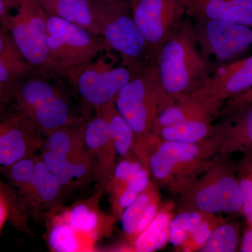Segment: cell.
<instances>
[{
  "instance_id": "1",
  "label": "cell",
  "mask_w": 252,
  "mask_h": 252,
  "mask_svg": "<svg viewBox=\"0 0 252 252\" xmlns=\"http://www.w3.org/2000/svg\"><path fill=\"white\" fill-rule=\"evenodd\" d=\"M225 124L211 138L200 143L164 141L154 135L140 159L163 188L184 195L213 165L224 140Z\"/></svg>"
},
{
  "instance_id": "2",
  "label": "cell",
  "mask_w": 252,
  "mask_h": 252,
  "mask_svg": "<svg viewBox=\"0 0 252 252\" xmlns=\"http://www.w3.org/2000/svg\"><path fill=\"white\" fill-rule=\"evenodd\" d=\"M155 63L164 88L174 102L190 95L210 77L193 25L184 18L162 43Z\"/></svg>"
},
{
  "instance_id": "3",
  "label": "cell",
  "mask_w": 252,
  "mask_h": 252,
  "mask_svg": "<svg viewBox=\"0 0 252 252\" xmlns=\"http://www.w3.org/2000/svg\"><path fill=\"white\" fill-rule=\"evenodd\" d=\"M173 102L164 88L155 62L137 73L119 91L115 104L135 132L133 150L147 143L153 135L156 119Z\"/></svg>"
},
{
  "instance_id": "4",
  "label": "cell",
  "mask_w": 252,
  "mask_h": 252,
  "mask_svg": "<svg viewBox=\"0 0 252 252\" xmlns=\"http://www.w3.org/2000/svg\"><path fill=\"white\" fill-rule=\"evenodd\" d=\"M94 21L109 50L126 67L138 73L155 62L136 26L127 0H89Z\"/></svg>"
},
{
  "instance_id": "5",
  "label": "cell",
  "mask_w": 252,
  "mask_h": 252,
  "mask_svg": "<svg viewBox=\"0 0 252 252\" xmlns=\"http://www.w3.org/2000/svg\"><path fill=\"white\" fill-rule=\"evenodd\" d=\"M227 157L219 154L213 165L182 195V210L214 215H243V197L236 166Z\"/></svg>"
},
{
  "instance_id": "6",
  "label": "cell",
  "mask_w": 252,
  "mask_h": 252,
  "mask_svg": "<svg viewBox=\"0 0 252 252\" xmlns=\"http://www.w3.org/2000/svg\"><path fill=\"white\" fill-rule=\"evenodd\" d=\"M46 25L50 75L61 76L109 51L103 36L62 18L47 16Z\"/></svg>"
},
{
  "instance_id": "7",
  "label": "cell",
  "mask_w": 252,
  "mask_h": 252,
  "mask_svg": "<svg viewBox=\"0 0 252 252\" xmlns=\"http://www.w3.org/2000/svg\"><path fill=\"white\" fill-rule=\"evenodd\" d=\"M137 73L124 64L116 65L107 57L94 59L61 74L86 107L94 112L117 97Z\"/></svg>"
},
{
  "instance_id": "8",
  "label": "cell",
  "mask_w": 252,
  "mask_h": 252,
  "mask_svg": "<svg viewBox=\"0 0 252 252\" xmlns=\"http://www.w3.org/2000/svg\"><path fill=\"white\" fill-rule=\"evenodd\" d=\"M4 26L36 72L49 76L47 14L37 0H18Z\"/></svg>"
},
{
  "instance_id": "9",
  "label": "cell",
  "mask_w": 252,
  "mask_h": 252,
  "mask_svg": "<svg viewBox=\"0 0 252 252\" xmlns=\"http://www.w3.org/2000/svg\"><path fill=\"white\" fill-rule=\"evenodd\" d=\"M136 26L147 43L151 56H156L170 32L183 19L182 0H127Z\"/></svg>"
},
{
  "instance_id": "10",
  "label": "cell",
  "mask_w": 252,
  "mask_h": 252,
  "mask_svg": "<svg viewBox=\"0 0 252 252\" xmlns=\"http://www.w3.org/2000/svg\"><path fill=\"white\" fill-rule=\"evenodd\" d=\"M194 31L204 59L213 56L226 62L252 44V28L220 20L194 18Z\"/></svg>"
},
{
  "instance_id": "11",
  "label": "cell",
  "mask_w": 252,
  "mask_h": 252,
  "mask_svg": "<svg viewBox=\"0 0 252 252\" xmlns=\"http://www.w3.org/2000/svg\"><path fill=\"white\" fill-rule=\"evenodd\" d=\"M45 137L31 117L15 107L0 122V165L35 157L44 147Z\"/></svg>"
},
{
  "instance_id": "12",
  "label": "cell",
  "mask_w": 252,
  "mask_h": 252,
  "mask_svg": "<svg viewBox=\"0 0 252 252\" xmlns=\"http://www.w3.org/2000/svg\"><path fill=\"white\" fill-rule=\"evenodd\" d=\"M252 86V56L223 66L190 96L216 116L228 99Z\"/></svg>"
},
{
  "instance_id": "13",
  "label": "cell",
  "mask_w": 252,
  "mask_h": 252,
  "mask_svg": "<svg viewBox=\"0 0 252 252\" xmlns=\"http://www.w3.org/2000/svg\"><path fill=\"white\" fill-rule=\"evenodd\" d=\"M84 143L92 167V180L96 190L105 191L112 179L118 154L111 138L108 125L99 110L88 119L84 130Z\"/></svg>"
},
{
  "instance_id": "14",
  "label": "cell",
  "mask_w": 252,
  "mask_h": 252,
  "mask_svg": "<svg viewBox=\"0 0 252 252\" xmlns=\"http://www.w3.org/2000/svg\"><path fill=\"white\" fill-rule=\"evenodd\" d=\"M67 190L37 155L34 175L27 191L19 196L28 213L33 217L46 216L62 207Z\"/></svg>"
},
{
  "instance_id": "15",
  "label": "cell",
  "mask_w": 252,
  "mask_h": 252,
  "mask_svg": "<svg viewBox=\"0 0 252 252\" xmlns=\"http://www.w3.org/2000/svg\"><path fill=\"white\" fill-rule=\"evenodd\" d=\"M35 70L21 54L9 31L0 29V99L1 105L13 99L19 81Z\"/></svg>"
},
{
  "instance_id": "16",
  "label": "cell",
  "mask_w": 252,
  "mask_h": 252,
  "mask_svg": "<svg viewBox=\"0 0 252 252\" xmlns=\"http://www.w3.org/2000/svg\"><path fill=\"white\" fill-rule=\"evenodd\" d=\"M182 1L188 16L239 23L252 28V3L250 0Z\"/></svg>"
},
{
  "instance_id": "17",
  "label": "cell",
  "mask_w": 252,
  "mask_h": 252,
  "mask_svg": "<svg viewBox=\"0 0 252 252\" xmlns=\"http://www.w3.org/2000/svg\"><path fill=\"white\" fill-rule=\"evenodd\" d=\"M28 117L32 119L44 137L61 127L81 125L88 120L74 113L63 92L46 99Z\"/></svg>"
},
{
  "instance_id": "18",
  "label": "cell",
  "mask_w": 252,
  "mask_h": 252,
  "mask_svg": "<svg viewBox=\"0 0 252 252\" xmlns=\"http://www.w3.org/2000/svg\"><path fill=\"white\" fill-rule=\"evenodd\" d=\"M40 157L67 193L79 189L92 180L91 163L73 161L44 147L41 149Z\"/></svg>"
},
{
  "instance_id": "19",
  "label": "cell",
  "mask_w": 252,
  "mask_h": 252,
  "mask_svg": "<svg viewBox=\"0 0 252 252\" xmlns=\"http://www.w3.org/2000/svg\"><path fill=\"white\" fill-rule=\"evenodd\" d=\"M86 122L54 131L45 137L43 147L73 161L91 163L84 143Z\"/></svg>"
},
{
  "instance_id": "20",
  "label": "cell",
  "mask_w": 252,
  "mask_h": 252,
  "mask_svg": "<svg viewBox=\"0 0 252 252\" xmlns=\"http://www.w3.org/2000/svg\"><path fill=\"white\" fill-rule=\"evenodd\" d=\"M48 77L36 76L21 79L13 94L15 107L30 116L39 104L63 92L59 86L49 80Z\"/></svg>"
},
{
  "instance_id": "21",
  "label": "cell",
  "mask_w": 252,
  "mask_h": 252,
  "mask_svg": "<svg viewBox=\"0 0 252 252\" xmlns=\"http://www.w3.org/2000/svg\"><path fill=\"white\" fill-rule=\"evenodd\" d=\"M47 16H56L85 28L94 35L101 36L94 21L89 0H37Z\"/></svg>"
},
{
  "instance_id": "22",
  "label": "cell",
  "mask_w": 252,
  "mask_h": 252,
  "mask_svg": "<svg viewBox=\"0 0 252 252\" xmlns=\"http://www.w3.org/2000/svg\"><path fill=\"white\" fill-rule=\"evenodd\" d=\"M215 114L203 103L192 98L190 95L177 99L166 108L156 119L152 133L162 127L179 123L195 120H212Z\"/></svg>"
},
{
  "instance_id": "23",
  "label": "cell",
  "mask_w": 252,
  "mask_h": 252,
  "mask_svg": "<svg viewBox=\"0 0 252 252\" xmlns=\"http://www.w3.org/2000/svg\"><path fill=\"white\" fill-rule=\"evenodd\" d=\"M173 217L172 204L160 207L153 221L131 241V251L153 252L163 248L170 240V225Z\"/></svg>"
},
{
  "instance_id": "24",
  "label": "cell",
  "mask_w": 252,
  "mask_h": 252,
  "mask_svg": "<svg viewBox=\"0 0 252 252\" xmlns=\"http://www.w3.org/2000/svg\"><path fill=\"white\" fill-rule=\"evenodd\" d=\"M235 115L233 124H225L224 140L220 152L222 157L236 152L252 154V105Z\"/></svg>"
},
{
  "instance_id": "25",
  "label": "cell",
  "mask_w": 252,
  "mask_h": 252,
  "mask_svg": "<svg viewBox=\"0 0 252 252\" xmlns=\"http://www.w3.org/2000/svg\"><path fill=\"white\" fill-rule=\"evenodd\" d=\"M221 126L214 125L212 120L188 121L162 127L154 135L164 141L200 143L216 135Z\"/></svg>"
},
{
  "instance_id": "26",
  "label": "cell",
  "mask_w": 252,
  "mask_h": 252,
  "mask_svg": "<svg viewBox=\"0 0 252 252\" xmlns=\"http://www.w3.org/2000/svg\"><path fill=\"white\" fill-rule=\"evenodd\" d=\"M97 110L100 111L107 123L109 134L118 156L124 158L132 154L136 140L135 133L118 110L115 99Z\"/></svg>"
},
{
  "instance_id": "27",
  "label": "cell",
  "mask_w": 252,
  "mask_h": 252,
  "mask_svg": "<svg viewBox=\"0 0 252 252\" xmlns=\"http://www.w3.org/2000/svg\"><path fill=\"white\" fill-rule=\"evenodd\" d=\"M28 212L23 205L19 195L9 184L0 181V232L6 222L19 231L32 237L28 224Z\"/></svg>"
},
{
  "instance_id": "28",
  "label": "cell",
  "mask_w": 252,
  "mask_h": 252,
  "mask_svg": "<svg viewBox=\"0 0 252 252\" xmlns=\"http://www.w3.org/2000/svg\"><path fill=\"white\" fill-rule=\"evenodd\" d=\"M241 237V228L238 222H222L214 229L199 252H238Z\"/></svg>"
},
{
  "instance_id": "29",
  "label": "cell",
  "mask_w": 252,
  "mask_h": 252,
  "mask_svg": "<svg viewBox=\"0 0 252 252\" xmlns=\"http://www.w3.org/2000/svg\"><path fill=\"white\" fill-rule=\"evenodd\" d=\"M207 214L193 210H181L172 219L169 243L180 248L201 224Z\"/></svg>"
},
{
  "instance_id": "30",
  "label": "cell",
  "mask_w": 252,
  "mask_h": 252,
  "mask_svg": "<svg viewBox=\"0 0 252 252\" xmlns=\"http://www.w3.org/2000/svg\"><path fill=\"white\" fill-rule=\"evenodd\" d=\"M160 198L158 190L155 184L151 182L145 190L138 195L137 199L127 208L120 217L123 230L131 239L135 233L136 226L141 216L152 202Z\"/></svg>"
},
{
  "instance_id": "31",
  "label": "cell",
  "mask_w": 252,
  "mask_h": 252,
  "mask_svg": "<svg viewBox=\"0 0 252 252\" xmlns=\"http://www.w3.org/2000/svg\"><path fill=\"white\" fill-rule=\"evenodd\" d=\"M36 157L23 159L8 167H1V171L8 180V184L23 195L29 189L34 175Z\"/></svg>"
},
{
  "instance_id": "32",
  "label": "cell",
  "mask_w": 252,
  "mask_h": 252,
  "mask_svg": "<svg viewBox=\"0 0 252 252\" xmlns=\"http://www.w3.org/2000/svg\"><path fill=\"white\" fill-rule=\"evenodd\" d=\"M236 172L243 197V215L252 225V154L243 156Z\"/></svg>"
},
{
  "instance_id": "33",
  "label": "cell",
  "mask_w": 252,
  "mask_h": 252,
  "mask_svg": "<svg viewBox=\"0 0 252 252\" xmlns=\"http://www.w3.org/2000/svg\"><path fill=\"white\" fill-rule=\"evenodd\" d=\"M75 231L69 223L51 225L48 233V245L54 252L77 251L79 244L74 233Z\"/></svg>"
},
{
  "instance_id": "34",
  "label": "cell",
  "mask_w": 252,
  "mask_h": 252,
  "mask_svg": "<svg viewBox=\"0 0 252 252\" xmlns=\"http://www.w3.org/2000/svg\"><path fill=\"white\" fill-rule=\"evenodd\" d=\"M223 221V219L217 215L207 214L193 235L180 249L183 252L200 251L214 229Z\"/></svg>"
},
{
  "instance_id": "35",
  "label": "cell",
  "mask_w": 252,
  "mask_h": 252,
  "mask_svg": "<svg viewBox=\"0 0 252 252\" xmlns=\"http://www.w3.org/2000/svg\"><path fill=\"white\" fill-rule=\"evenodd\" d=\"M252 105V86L248 90L228 99L218 114L220 116L235 115Z\"/></svg>"
},
{
  "instance_id": "36",
  "label": "cell",
  "mask_w": 252,
  "mask_h": 252,
  "mask_svg": "<svg viewBox=\"0 0 252 252\" xmlns=\"http://www.w3.org/2000/svg\"><path fill=\"white\" fill-rule=\"evenodd\" d=\"M160 198L154 200L147 207L145 211L144 212L143 215L141 216L140 220H138L135 233L131 238L130 241H132L136 237L141 234L153 221L157 215L158 212L160 210Z\"/></svg>"
},
{
  "instance_id": "37",
  "label": "cell",
  "mask_w": 252,
  "mask_h": 252,
  "mask_svg": "<svg viewBox=\"0 0 252 252\" xmlns=\"http://www.w3.org/2000/svg\"><path fill=\"white\" fill-rule=\"evenodd\" d=\"M239 252H252V225L246 222L244 228Z\"/></svg>"
},
{
  "instance_id": "38",
  "label": "cell",
  "mask_w": 252,
  "mask_h": 252,
  "mask_svg": "<svg viewBox=\"0 0 252 252\" xmlns=\"http://www.w3.org/2000/svg\"><path fill=\"white\" fill-rule=\"evenodd\" d=\"M250 1L252 3V0H250Z\"/></svg>"
}]
</instances>
